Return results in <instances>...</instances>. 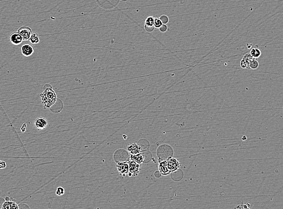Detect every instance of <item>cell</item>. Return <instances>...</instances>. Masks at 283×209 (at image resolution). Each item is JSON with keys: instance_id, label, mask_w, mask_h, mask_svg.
<instances>
[{"instance_id": "22", "label": "cell", "mask_w": 283, "mask_h": 209, "mask_svg": "<svg viewBox=\"0 0 283 209\" xmlns=\"http://www.w3.org/2000/svg\"><path fill=\"white\" fill-rule=\"evenodd\" d=\"M160 19H161V21H162L163 24H167V23H168V21H169L168 18L166 16H165V15L161 16L160 17Z\"/></svg>"}, {"instance_id": "24", "label": "cell", "mask_w": 283, "mask_h": 209, "mask_svg": "<svg viewBox=\"0 0 283 209\" xmlns=\"http://www.w3.org/2000/svg\"><path fill=\"white\" fill-rule=\"evenodd\" d=\"M160 30L162 32H164L167 30V26L166 25H162L160 28Z\"/></svg>"}, {"instance_id": "12", "label": "cell", "mask_w": 283, "mask_h": 209, "mask_svg": "<svg viewBox=\"0 0 283 209\" xmlns=\"http://www.w3.org/2000/svg\"><path fill=\"white\" fill-rule=\"evenodd\" d=\"M154 19L155 18L153 16H149L146 19L145 22V28L147 31L151 32L154 29Z\"/></svg>"}, {"instance_id": "16", "label": "cell", "mask_w": 283, "mask_h": 209, "mask_svg": "<svg viewBox=\"0 0 283 209\" xmlns=\"http://www.w3.org/2000/svg\"><path fill=\"white\" fill-rule=\"evenodd\" d=\"M130 159L131 160L135 161V162H137V163L140 164L143 162L144 157L143 154H142V153H140L135 154H131L130 156Z\"/></svg>"}, {"instance_id": "25", "label": "cell", "mask_w": 283, "mask_h": 209, "mask_svg": "<svg viewBox=\"0 0 283 209\" xmlns=\"http://www.w3.org/2000/svg\"><path fill=\"white\" fill-rule=\"evenodd\" d=\"M27 129V124L26 123H23L21 127V130L22 132H25Z\"/></svg>"}, {"instance_id": "20", "label": "cell", "mask_w": 283, "mask_h": 209, "mask_svg": "<svg viewBox=\"0 0 283 209\" xmlns=\"http://www.w3.org/2000/svg\"><path fill=\"white\" fill-rule=\"evenodd\" d=\"M163 24V23H162V21H161L160 19L155 18V19H154V28H160V27H161V26Z\"/></svg>"}, {"instance_id": "2", "label": "cell", "mask_w": 283, "mask_h": 209, "mask_svg": "<svg viewBox=\"0 0 283 209\" xmlns=\"http://www.w3.org/2000/svg\"><path fill=\"white\" fill-rule=\"evenodd\" d=\"M157 153L160 160H168L173 155V149L168 145H163L158 148Z\"/></svg>"}, {"instance_id": "7", "label": "cell", "mask_w": 283, "mask_h": 209, "mask_svg": "<svg viewBox=\"0 0 283 209\" xmlns=\"http://www.w3.org/2000/svg\"><path fill=\"white\" fill-rule=\"evenodd\" d=\"M116 168L119 173L123 176L126 175L129 172V165L127 161L118 162L116 164Z\"/></svg>"}, {"instance_id": "21", "label": "cell", "mask_w": 283, "mask_h": 209, "mask_svg": "<svg viewBox=\"0 0 283 209\" xmlns=\"http://www.w3.org/2000/svg\"><path fill=\"white\" fill-rule=\"evenodd\" d=\"M56 194L58 196H62L63 195H64V194H65V189L63 187H60V186L58 187L57 188Z\"/></svg>"}, {"instance_id": "27", "label": "cell", "mask_w": 283, "mask_h": 209, "mask_svg": "<svg viewBox=\"0 0 283 209\" xmlns=\"http://www.w3.org/2000/svg\"><path fill=\"white\" fill-rule=\"evenodd\" d=\"M119 1H127V0H119Z\"/></svg>"}, {"instance_id": "3", "label": "cell", "mask_w": 283, "mask_h": 209, "mask_svg": "<svg viewBox=\"0 0 283 209\" xmlns=\"http://www.w3.org/2000/svg\"><path fill=\"white\" fill-rule=\"evenodd\" d=\"M113 158L115 161L118 163L121 161H128L130 157L127 151L123 149H119L114 153Z\"/></svg>"}, {"instance_id": "23", "label": "cell", "mask_w": 283, "mask_h": 209, "mask_svg": "<svg viewBox=\"0 0 283 209\" xmlns=\"http://www.w3.org/2000/svg\"><path fill=\"white\" fill-rule=\"evenodd\" d=\"M6 168V163L3 160H0V169H4Z\"/></svg>"}, {"instance_id": "14", "label": "cell", "mask_w": 283, "mask_h": 209, "mask_svg": "<svg viewBox=\"0 0 283 209\" xmlns=\"http://www.w3.org/2000/svg\"><path fill=\"white\" fill-rule=\"evenodd\" d=\"M127 150L131 154H135L141 153L142 148L137 144H132L127 147Z\"/></svg>"}, {"instance_id": "9", "label": "cell", "mask_w": 283, "mask_h": 209, "mask_svg": "<svg viewBox=\"0 0 283 209\" xmlns=\"http://www.w3.org/2000/svg\"><path fill=\"white\" fill-rule=\"evenodd\" d=\"M48 121L44 117H39L35 121V125L38 130H44L48 125Z\"/></svg>"}, {"instance_id": "19", "label": "cell", "mask_w": 283, "mask_h": 209, "mask_svg": "<svg viewBox=\"0 0 283 209\" xmlns=\"http://www.w3.org/2000/svg\"><path fill=\"white\" fill-rule=\"evenodd\" d=\"M259 66V63L255 59V58H253L250 62H249V67L251 68V69H255L256 68H257Z\"/></svg>"}, {"instance_id": "13", "label": "cell", "mask_w": 283, "mask_h": 209, "mask_svg": "<svg viewBox=\"0 0 283 209\" xmlns=\"http://www.w3.org/2000/svg\"><path fill=\"white\" fill-rule=\"evenodd\" d=\"M159 171H160V173H161V175H168V174L170 173V172H171V171L169 169V168H168V164H167L166 160L161 161V162H160V164H159Z\"/></svg>"}, {"instance_id": "17", "label": "cell", "mask_w": 283, "mask_h": 209, "mask_svg": "<svg viewBox=\"0 0 283 209\" xmlns=\"http://www.w3.org/2000/svg\"><path fill=\"white\" fill-rule=\"evenodd\" d=\"M250 54L254 58H257V57H259L261 56V51L257 48H252L251 50Z\"/></svg>"}, {"instance_id": "15", "label": "cell", "mask_w": 283, "mask_h": 209, "mask_svg": "<svg viewBox=\"0 0 283 209\" xmlns=\"http://www.w3.org/2000/svg\"><path fill=\"white\" fill-rule=\"evenodd\" d=\"M254 57L250 54H246V55L243 57L242 60L240 62V66L243 68H248L249 62L253 59Z\"/></svg>"}, {"instance_id": "1", "label": "cell", "mask_w": 283, "mask_h": 209, "mask_svg": "<svg viewBox=\"0 0 283 209\" xmlns=\"http://www.w3.org/2000/svg\"><path fill=\"white\" fill-rule=\"evenodd\" d=\"M44 109H51L59 100L52 86L46 84L44 86V92L40 95Z\"/></svg>"}, {"instance_id": "5", "label": "cell", "mask_w": 283, "mask_h": 209, "mask_svg": "<svg viewBox=\"0 0 283 209\" xmlns=\"http://www.w3.org/2000/svg\"><path fill=\"white\" fill-rule=\"evenodd\" d=\"M20 207L16 203V201L12 198V199L4 200L1 205L0 209H19Z\"/></svg>"}, {"instance_id": "4", "label": "cell", "mask_w": 283, "mask_h": 209, "mask_svg": "<svg viewBox=\"0 0 283 209\" xmlns=\"http://www.w3.org/2000/svg\"><path fill=\"white\" fill-rule=\"evenodd\" d=\"M128 163L129 165V176H137L140 169L139 164L132 160H129Z\"/></svg>"}, {"instance_id": "6", "label": "cell", "mask_w": 283, "mask_h": 209, "mask_svg": "<svg viewBox=\"0 0 283 209\" xmlns=\"http://www.w3.org/2000/svg\"><path fill=\"white\" fill-rule=\"evenodd\" d=\"M18 33L21 35L23 40H27L30 39L32 35V30L29 27L23 26L18 29Z\"/></svg>"}, {"instance_id": "8", "label": "cell", "mask_w": 283, "mask_h": 209, "mask_svg": "<svg viewBox=\"0 0 283 209\" xmlns=\"http://www.w3.org/2000/svg\"><path fill=\"white\" fill-rule=\"evenodd\" d=\"M167 164L168 166V168L169 171L171 172H174L177 171L180 168V163L176 159L173 158H169V159L166 160Z\"/></svg>"}, {"instance_id": "18", "label": "cell", "mask_w": 283, "mask_h": 209, "mask_svg": "<svg viewBox=\"0 0 283 209\" xmlns=\"http://www.w3.org/2000/svg\"><path fill=\"white\" fill-rule=\"evenodd\" d=\"M30 41L32 44H38L40 42V39L39 37V35H37L36 33H32V35H31V36L30 37Z\"/></svg>"}, {"instance_id": "10", "label": "cell", "mask_w": 283, "mask_h": 209, "mask_svg": "<svg viewBox=\"0 0 283 209\" xmlns=\"http://www.w3.org/2000/svg\"><path fill=\"white\" fill-rule=\"evenodd\" d=\"M9 40L10 42L14 45H18L21 44L23 41V38L21 35L18 33H13L10 35L9 37Z\"/></svg>"}, {"instance_id": "26", "label": "cell", "mask_w": 283, "mask_h": 209, "mask_svg": "<svg viewBox=\"0 0 283 209\" xmlns=\"http://www.w3.org/2000/svg\"><path fill=\"white\" fill-rule=\"evenodd\" d=\"M161 175V173H160V171H156V172H155V176L156 177H160Z\"/></svg>"}, {"instance_id": "11", "label": "cell", "mask_w": 283, "mask_h": 209, "mask_svg": "<svg viewBox=\"0 0 283 209\" xmlns=\"http://www.w3.org/2000/svg\"><path fill=\"white\" fill-rule=\"evenodd\" d=\"M21 52L25 57H29L34 52V48L30 44H25L21 47Z\"/></svg>"}]
</instances>
